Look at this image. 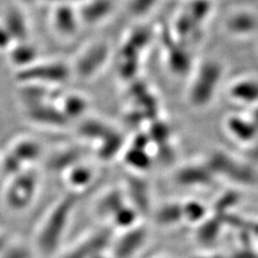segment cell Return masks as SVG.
I'll return each mask as SVG.
<instances>
[{
  "mask_svg": "<svg viewBox=\"0 0 258 258\" xmlns=\"http://www.w3.org/2000/svg\"><path fill=\"white\" fill-rule=\"evenodd\" d=\"M128 195L132 198L133 207L139 213L149 208V189L144 181L139 177H131L128 180Z\"/></svg>",
  "mask_w": 258,
  "mask_h": 258,
  "instance_id": "cell-15",
  "label": "cell"
},
{
  "mask_svg": "<svg viewBox=\"0 0 258 258\" xmlns=\"http://www.w3.org/2000/svg\"><path fill=\"white\" fill-rule=\"evenodd\" d=\"M70 71L67 66L59 62L32 63L21 69L16 79L23 83L39 85L40 83H62L69 79Z\"/></svg>",
  "mask_w": 258,
  "mask_h": 258,
  "instance_id": "cell-5",
  "label": "cell"
},
{
  "mask_svg": "<svg viewBox=\"0 0 258 258\" xmlns=\"http://www.w3.org/2000/svg\"><path fill=\"white\" fill-rule=\"evenodd\" d=\"M125 205L124 194L117 189L111 190L106 194L97 205V213L101 216L112 217L113 214Z\"/></svg>",
  "mask_w": 258,
  "mask_h": 258,
  "instance_id": "cell-16",
  "label": "cell"
},
{
  "mask_svg": "<svg viewBox=\"0 0 258 258\" xmlns=\"http://www.w3.org/2000/svg\"><path fill=\"white\" fill-rule=\"evenodd\" d=\"M5 27L10 32L13 40H23L27 34L25 22H24L22 15L18 12H11L8 14Z\"/></svg>",
  "mask_w": 258,
  "mask_h": 258,
  "instance_id": "cell-28",
  "label": "cell"
},
{
  "mask_svg": "<svg viewBox=\"0 0 258 258\" xmlns=\"http://www.w3.org/2000/svg\"><path fill=\"white\" fill-rule=\"evenodd\" d=\"M5 247H6V241L3 237H0V253L4 251Z\"/></svg>",
  "mask_w": 258,
  "mask_h": 258,
  "instance_id": "cell-32",
  "label": "cell"
},
{
  "mask_svg": "<svg viewBox=\"0 0 258 258\" xmlns=\"http://www.w3.org/2000/svg\"><path fill=\"white\" fill-rule=\"evenodd\" d=\"M206 164L215 177L224 176L233 183L247 186L258 184V172L251 163L233 158L225 152L213 153Z\"/></svg>",
  "mask_w": 258,
  "mask_h": 258,
  "instance_id": "cell-2",
  "label": "cell"
},
{
  "mask_svg": "<svg viewBox=\"0 0 258 258\" xmlns=\"http://www.w3.org/2000/svg\"><path fill=\"white\" fill-rule=\"evenodd\" d=\"M0 258H30V255L26 248L16 247L0 254Z\"/></svg>",
  "mask_w": 258,
  "mask_h": 258,
  "instance_id": "cell-29",
  "label": "cell"
},
{
  "mask_svg": "<svg viewBox=\"0 0 258 258\" xmlns=\"http://www.w3.org/2000/svg\"><path fill=\"white\" fill-rule=\"evenodd\" d=\"M25 2H26V0H25ZM27 2H30V0H27Z\"/></svg>",
  "mask_w": 258,
  "mask_h": 258,
  "instance_id": "cell-35",
  "label": "cell"
},
{
  "mask_svg": "<svg viewBox=\"0 0 258 258\" xmlns=\"http://www.w3.org/2000/svg\"><path fill=\"white\" fill-rule=\"evenodd\" d=\"M88 103L85 98L79 95H69L63 98L59 108L69 119L81 116L87 110Z\"/></svg>",
  "mask_w": 258,
  "mask_h": 258,
  "instance_id": "cell-25",
  "label": "cell"
},
{
  "mask_svg": "<svg viewBox=\"0 0 258 258\" xmlns=\"http://www.w3.org/2000/svg\"><path fill=\"white\" fill-rule=\"evenodd\" d=\"M229 97L242 106L254 107L258 103V81L254 79L237 81L229 88Z\"/></svg>",
  "mask_w": 258,
  "mask_h": 258,
  "instance_id": "cell-12",
  "label": "cell"
},
{
  "mask_svg": "<svg viewBox=\"0 0 258 258\" xmlns=\"http://www.w3.org/2000/svg\"><path fill=\"white\" fill-rule=\"evenodd\" d=\"M124 161L128 167L137 171H145L153 165V158L148 150L131 147L124 155Z\"/></svg>",
  "mask_w": 258,
  "mask_h": 258,
  "instance_id": "cell-18",
  "label": "cell"
},
{
  "mask_svg": "<svg viewBox=\"0 0 258 258\" xmlns=\"http://www.w3.org/2000/svg\"><path fill=\"white\" fill-rule=\"evenodd\" d=\"M148 239V231L141 226L127 229L114 245V255L116 258H131L145 244Z\"/></svg>",
  "mask_w": 258,
  "mask_h": 258,
  "instance_id": "cell-9",
  "label": "cell"
},
{
  "mask_svg": "<svg viewBox=\"0 0 258 258\" xmlns=\"http://www.w3.org/2000/svg\"><path fill=\"white\" fill-rule=\"evenodd\" d=\"M111 242V231L104 229L80 242L63 258H93L101 254Z\"/></svg>",
  "mask_w": 258,
  "mask_h": 258,
  "instance_id": "cell-8",
  "label": "cell"
},
{
  "mask_svg": "<svg viewBox=\"0 0 258 258\" xmlns=\"http://www.w3.org/2000/svg\"><path fill=\"white\" fill-rule=\"evenodd\" d=\"M140 213L133 206H123L117 212L112 215V222L116 227L122 229H131L138 224Z\"/></svg>",
  "mask_w": 258,
  "mask_h": 258,
  "instance_id": "cell-23",
  "label": "cell"
},
{
  "mask_svg": "<svg viewBox=\"0 0 258 258\" xmlns=\"http://www.w3.org/2000/svg\"><path fill=\"white\" fill-rule=\"evenodd\" d=\"M93 258H107L106 256H104V255H102V253L101 254H98V255H96L95 257H93Z\"/></svg>",
  "mask_w": 258,
  "mask_h": 258,
  "instance_id": "cell-34",
  "label": "cell"
},
{
  "mask_svg": "<svg viewBox=\"0 0 258 258\" xmlns=\"http://www.w3.org/2000/svg\"><path fill=\"white\" fill-rule=\"evenodd\" d=\"M156 221L161 226H173L182 222V205L173 203L160 207L156 214Z\"/></svg>",
  "mask_w": 258,
  "mask_h": 258,
  "instance_id": "cell-24",
  "label": "cell"
},
{
  "mask_svg": "<svg viewBox=\"0 0 258 258\" xmlns=\"http://www.w3.org/2000/svg\"><path fill=\"white\" fill-rule=\"evenodd\" d=\"M124 145L123 136L116 131H113L100 141L98 156L103 160H110L115 157Z\"/></svg>",
  "mask_w": 258,
  "mask_h": 258,
  "instance_id": "cell-20",
  "label": "cell"
},
{
  "mask_svg": "<svg viewBox=\"0 0 258 258\" xmlns=\"http://www.w3.org/2000/svg\"><path fill=\"white\" fill-rule=\"evenodd\" d=\"M108 55L109 50L106 44H95L87 48L77 61L76 70L78 75L83 79L93 77L107 61Z\"/></svg>",
  "mask_w": 258,
  "mask_h": 258,
  "instance_id": "cell-7",
  "label": "cell"
},
{
  "mask_svg": "<svg viewBox=\"0 0 258 258\" xmlns=\"http://www.w3.org/2000/svg\"><path fill=\"white\" fill-rule=\"evenodd\" d=\"M224 127L232 140L246 147L258 139V127L248 115L231 114L225 119Z\"/></svg>",
  "mask_w": 258,
  "mask_h": 258,
  "instance_id": "cell-6",
  "label": "cell"
},
{
  "mask_svg": "<svg viewBox=\"0 0 258 258\" xmlns=\"http://www.w3.org/2000/svg\"><path fill=\"white\" fill-rule=\"evenodd\" d=\"M27 115L32 122L45 126L62 127L66 126L69 122V118L63 114L59 108H56L46 102L28 106Z\"/></svg>",
  "mask_w": 258,
  "mask_h": 258,
  "instance_id": "cell-10",
  "label": "cell"
},
{
  "mask_svg": "<svg viewBox=\"0 0 258 258\" xmlns=\"http://www.w3.org/2000/svg\"><path fill=\"white\" fill-rule=\"evenodd\" d=\"M11 153L24 165L36 160L40 156L41 148L32 140H21L14 145Z\"/></svg>",
  "mask_w": 258,
  "mask_h": 258,
  "instance_id": "cell-21",
  "label": "cell"
},
{
  "mask_svg": "<svg viewBox=\"0 0 258 258\" xmlns=\"http://www.w3.org/2000/svg\"><path fill=\"white\" fill-rule=\"evenodd\" d=\"M55 2H59L61 4H67V3H71V2H78V0H55Z\"/></svg>",
  "mask_w": 258,
  "mask_h": 258,
  "instance_id": "cell-33",
  "label": "cell"
},
{
  "mask_svg": "<svg viewBox=\"0 0 258 258\" xmlns=\"http://www.w3.org/2000/svg\"><path fill=\"white\" fill-rule=\"evenodd\" d=\"M221 72L216 67H206L194 81L188 93L189 103L196 109H204L212 102L220 82Z\"/></svg>",
  "mask_w": 258,
  "mask_h": 258,
  "instance_id": "cell-4",
  "label": "cell"
},
{
  "mask_svg": "<svg viewBox=\"0 0 258 258\" xmlns=\"http://www.w3.org/2000/svg\"><path fill=\"white\" fill-rule=\"evenodd\" d=\"M79 15L67 4H61L54 12V25L63 36L74 35L78 28Z\"/></svg>",
  "mask_w": 258,
  "mask_h": 258,
  "instance_id": "cell-13",
  "label": "cell"
},
{
  "mask_svg": "<svg viewBox=\"0 0 258 258\" xmlns=\"http://www.w3.org/2000/svg\"><path fill=\"white\" fill-rule=\"evenodd\" d=\"M76 203L77 196L68 195L54 207L46 217L37 238L38 248L42 254L52 255L57 251Z\"/></svg>",
  "mask_w": 258,
  "mask_h": 258,
  "instance_id": "cell-1",
  "label": "cell"
},
{
  "mask_svg": "<svg viewBox=\"0 0 258 258\" xmlns=\"http://www.w3.org/2000/svg\"><path fill=\"white\" fill-rule=\"evenodd\" d=\"M113 131L109 125L97 119H88L79 127V133L86 139L101 141Z\"/></svg>",
  "mask_w": 258,
  "mask_h": 258,
  "instance_id": "cell-22",
  "label": "cell"
},
{
  "mask_svg": "<svg viewBox=\"0 0 258 258\" xmlns=\"http://www.w3.org/2000/svg\"><path fill=\"white\" fill-rule=\"evenodd\" d=\"M248 116L253 120L254 124L258 127V103L255 104L254 107H252L251 112L248 113Z\"/></svg>",
  "mask_w": 258,
  "mask_h": 258,
  "instance_id": "cell-31",
  "label": "cell"
},
{
  "mask_svg": "<svg viewBox=\"0 0 258 258\" xmlns=\"http://www.w3.org/2000/svg\"><path fill=\"white\" fill-rule=\"evenodd\" d=\"M110 0H88L78 13L79 19L87 24H95L102 21L111 11Z\"/></svg>",
  "mask_w": 258,
  "mask_h": 258,
  "instance_id": "cell-14",
  "label": "cell"
},
{
  "mask_svg": "<svg viewBox=\"0 0 258 258\" xmlns=\"http://www.w3.org/2000/svg\"><path fill=\"white\" fill-rule=\"evenodd\" d=\"M214 179L215 175L206 163L187 165L175 173V181L184 186H209Z\"/></svg>",
  "mask_w": 258,
  "mask_h": 258,
  "instance_id": "cell-11",
  "label": "cell"
},
{
  "mask_svg": "<svg viewBox=\"0 0 258 258\" xmlns=\"http://www.w3.org/2000/svg\"><path fill=\"white\" fill-rule=\"evenodd\" d=\"M37 176L32 172H21L14 175L6 191V203L14 211L26 209L34 200L37 190Z\"/></svg>",
  "mask_w": 258,
  "mask_h": 258,
  "instance_id": "cell-3",
  "label": "cell"
},
{
  "mask_svg": "<svg viewBox=\"0 0 258 258\" xmlns=\"http://www.w3.org/2000/svg\"><path fill=\"white\" fill-rule=\"evenodd\" d=\"M93 171L82 165H76L69 169L67 180L74 187H85L93 180Z\"/></svg>",
  "mask_w": 258,
  "mask_h": 258,
  "instance_id": "cell-27",
  "label": "cell"
},
{
  "mask_svg": "<svg viewBox=\"0 0 258 258\" xmlns=\"http://www.w3.org/2000/svg\"><path fill=\"white\" fill-rule=\"evenodd\" d=\"M181 205L183 221L194 225H200L207 220L209 214L208 208L201 201L190 199Z\"/></svg>",
  "mask_w": 258,
  "mask_h": 258,
  "instance_id": "cell-19",
  "label": "cell"
},
{
  "mask_svg": "<svg viewBox=\"0 0 258 258\" xmlns=\"http://www.w3.org/2000/svg\"><path fill=\"white\" fill-rule=\"evenodd\" d=\"M36 58H37L36 50L26 43H22L18 45L11 53L12 61L16 64V66H19L20 69L31 66L32 63H35Z\"/></svg>",
  "mask_w": 258,
  "mask_h": 258,
  "instance_id": "cell-26",
  "label": "cell"
},
{
  "mask_svg": "<svg viewBox=\"0 0 258 258\" xmlns=\"http://www.w3.org/2000/svg\"><path fill=\"white\" fill-rule=\"evenodd\" d=\"M83 153L79 149H70L54 155L48 160V168L53 171H63L78 165Z\"/></svg>",
  "mask_w": 258,
  "mask_h": 258,
  "instance_id": "cell-17",
  "label": "cell"
},
{
  "mask_svg": "<svg viewBox=\"0 0 258 258\" xmlns=\"http://www.w3.org/2000/svg\"><path fill=\"white\" fill-rule=\"evenodd\" d=\"M12 41L13 38L10 32L5 26H0V50H5V48L9 47Z\"/></svg>",
  "mask_w": 258,
  "mask_h": 258,
  "instance_id": "cell-30",
  "label": "cell"
}]
</instances>
